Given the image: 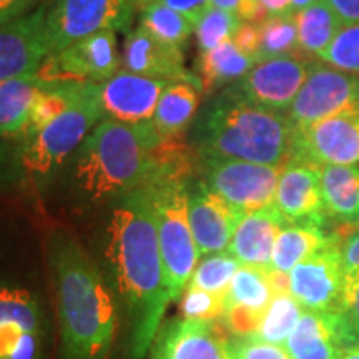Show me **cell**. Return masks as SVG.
<instances>
[{"mask_svg":"<svg viewBox=\"0 0 359 359\" xmlns=\"http://www.w3.org/2000/svg\"><path fill=\"white\" fill-rule=\"evenodd\" d=\"M290 160L318 167L359 165V110L294 127Z\"/></svg>","mask_w":359,"mask_h":359,"instance_id":"8fae6325","label":"cell"},{"mask_svg":"<svg viewBox=\"0 0 359 359\" xmlns=\"http://www.w3.org/2000/svg\"><path fill=\"white\" fill-rule=\"evenodd\" d=\"M336 314V323L344 348L359 346V281L343 296Z\"/></svg>","mask_w":359,"mask_h":359,"instance_id":"74e56055","label":"cell"},{"mask_svg":"<svg viewBox=\"0 0 359 359\" xmlns=\"http://www.w3.org/2000/svg\"><path fill=\"white\" fill-rule=\"evenodd\" d=\"M259 2L268 12V17L294 15L293 8H291V0H259Z\"/></svg>","mask_w":359,"mask_h":359,"instance_id":"f6af8a7d","label":"cell"},{"mask_svg":"<svg viewBox=\"0 0 359 359\" xmlns=\"http://www.w3.org/2000/svg\"><path fill=\"white\" fill-rule=\"evenodd\" d=\"M190 138L196 158L285 165L291 156L293 125L285 114L253 105L228 87L196 114Z\"/></svg>","mask_w":359,"mask_h":359,"instance_id":"277c9868","label":"cell"},{"mask_svg":"<svg viewBox=\"0 0 359 359\" xmlns=\"http://www.w3.org/2000/svg\"><path fill=\"white\" fill-rule=\"evenodd\" d=\"M40 333L17 321L0 323V359H39Z\"/></svg>","mask_w":359,"mask_h":359,"instance_id":"d590c367","label":"cell"},{"mask_svg":"<svg viewBox=\"0 0 359 359\" xmlns=\"http://www.w3.org/2000/svg\"><path fill=\"white\" fill-rule=\"evenodd\" d=\"M306 311L302 304L293 298L290 291L286 293H276L273 296L271 303L264 313L262 325H259L257 338L268 341V343L283 346L294 330L298 321L302 320L303 313Z\"/></svg>","mask_w":359,"mask_h":359,"instance_id":"f1b7e54d","label":"cell"},{"mask_svg":"<svg viewBox=\"0 0 359 359\" xmlns=\"http://www.w3.org/2000/svg\"><path fill=\"white\" fill-rule=\"evenodd\" d=\"M240 266L241 263L236 258H233L228 251L206 255L196 264L188 285L226 298L233 276Z\"/></svg>","mask_w":359,"mask_h":359,"instance_id":"1f68e13d","label":"cell"},{"mask_svg":"<svg viewBox=\"0 0 359 359\" xmlns=\"http://www.w3.org/2000/svg\"><path fill=\"white\" fill-rule=\"evenodd\" d=\"M321 191L327 217L341 224H359L358 165L321 167Z\"/></svg>","mask_w":359,"mask_h":359,"instance_id":"d4e9b609","label":"cell"},{"mask_svg":"<svg viewBox=\"0 0 359 359\" xmlns=\"http://www.w3.org/2000/svg\"><path fill=\"white\" fill-rule=\"evenodd\" d=\"M275 206L288 223L323 224L326 217L321 191V167L288 160L281 170Z\"/></svg>","mask_w":359,"mask_h":359,"instance_id":"d6986e66","label":"cell"},{"mask_svg":"<svg viewBox=\"0 0 359 359\" xmlns=\"http://www.w3.org/2000/svg\"><path fill=\"white\" fill-rule=\"evenodd\" d=\"M48 85L37 74L0 82V137L15 140L25 132L35 102Z\"/></svg>","mask_w":359,"mask_h":359,"instance_id":"603a6c76","label":"cell"},{"mask_svg":"<svg viewBox=\"0 0 359 359\" xmlns=\"http://www.w3.org/2000/svg\"><path fill=\"white\" fill-rule=\"evenodd\" d=\"M351 110H359V74L311 64L286 116L294 128Z\"/></svg>","mask_w":359,"mask_h":359,"instance_id":"30bf717a","label":"cell"},{"mask_svg":"<svg viewBox=\"0 0 359 359\" xmlns=\"http://www.w3.org/2000/svg\"><path fill=\"white\" fill-rule=\"evenodd\" d=\"M224 333L215 323L173 320L160 327L151 359H224Z\"/></svg>","mask_w":359,"mask_h":359,"instance_id":"ffe728a7","label":"cell"},{"mask_svg":"<svg viewBox=\"0 0 359 359\" xmlns=\"http://www.w3.org/2000/svg\"><path fill=\"white\" fill-rule=\"evenodd\" d=\"M17 321L29 331H42V313L37 299L29 291L0 288V323Z\"/></svg>","mask_w":359,"mask_h":359,"instance_id":"836d02e7","label":"cell"},{"mask_svg":"<svg viewBox=\"0 0 359 359\" xmlns=\"http://www.w3.org/2000/svg\"><path fill=\"white\" fill-rule=\"evenodd\" d=\"M321 60L339 70L359 74V24L344 25Z\"/></svg>","mask_w":359,"mask_h":359,"instance_id":"8d00e7d4","label":"cell"},{"mask_svg":"<svg viewBox=\"0 0 359 359\" xmlns=\"http://www.w3.org/2000/svg\"><path fill=\"white\" fill-rule=\"evenodd\" d=\"M37 0H0V25H6L34 12Z\"/></svg>","mask_w":359,"mask_h":359,"instance_id":"7bdbcfd3","label":"cell"},{"mask_svg":"<svg viewBox=\"0 0 359 359\" xmlns=\"http://www.w3.org/2000/svg\"><path fill=\"white\" fill-rule=\"evenodd\" d=\"M258 62L266 58L294 55L299 50L298 27L294 15L268 17L259 24Z\"/></svg>","mask_w":359,"mask_h":359,"instance_id":"4dcf8cb0","label":"cell"},{"mask_svg":"<svg viewBox=\"0 0 359 359\" xmlns=\"http://www.w3.org/2000/svg\"><path fill=\"white\" fill-rule=\"evenodd\" d=\"M338 359H359V346L344 348L343 351L339 353Z\"/></svg>","mask_w":359,"mask_h":359,"instance_id":"c3c4849f","label":"cell"},{"mask_svg":"<svg viewBox=\"0 0 359 359\" xmlns=\"http://www.w3.org/2000/svg\"><path fill=\"white\" fill-rule=\"evenodd\" d=\"M122 65L125 70L165 82H191L201 85L198 75L185 67V57L177 45L156 39L143 27L125 35Z\"/></svg>","mask_w":359,"mask_h":359,"instance_id":"ac0fdd59","label":"cell"},{"mask_svg":"<svg viewBox=\"0 0 359 359\" xmlns=\"http://www.w3.org/2000/svg\"><path fill=\"white\" fill-rule=\"evenodd\" d=\"M318 0H291V8H293V13L303 11V8H306L309 6H313V4H316Z\"/></svg>","mask_w":359,"mask_h":359,"instance_id":"7dc6e473","label":"cell"},{"mask_svg":"<svg viewBox=\"0 0 359 359\" xmlns=\"http://www.w3.org/2000/svg\"><path fill=\"white\" fill-rule=\"evenodd\" d=\"M233 42L236 43V47L246 55L255 57L258 60V52H259V25L250 24V22H241V25L238 27L235 35H233Z\"/></svg>","mask_w":359,"mask_h":359,"instance_id":"b9f144b4","label":"cell"},{"mask_svg":"<svg viewBox=\"0 0 359 359\" xmlns=\"http://www.w3.org/2000/svg\"><path fill=\"white\" fill-rule=\"evenodd\" d=\"M168 83L172 82L143 77L125 69L118 70L97 87L103 118L133 125L150 123Z\"/></svg>","mask_w":359,"mask_h":359,"instance_id":"9a60e30c","label":"cell"},{"mask_svg":"<svg viewBox=\"0 0 359 359\" xmlns=\"http://www.w3.org/2000/svg\"><path fill=\"white\" fill-rule=\"evenodd\" d=\"M241 22L243 20L235 12L213 6L206 8V12L195 24V35L200 52L212 50V48L218 47L226 40L233 39Z\"/></svg>","mask_w":359,"mask_h":359,"instance_id":"d6a6232c","label":"cell"},{"mask_svg":"<svg viewBox=\"0 0 359 359\" xmlns=\"http://www.w3.org/2000/svg\"><path fill=\"white\" fill-rule=\"evenodd\" d=\"M190 182L191 180H168L145 187L158 230L170 303L182 296L201 257L188 219Z\"/></svg>","mask_w":359,"mask_h":359,"instance_id":"8992f818","label":"cell"},{"mask_svg":"<svg viewBox=\"0 0 359 359\" xmlns=\"http://www.w3.org/2000/svg\"><path fill=\"white\" fill-rule=\"evenodd\" d=\"M133 13L130 0H52L47 7L50 53L102 30L128 34Z\"/></svg>","mask_w":359,"mask_h":359,"instance_id":"ba28073f","label":"cell"},{"mask_svg":"<svg viewBox=\"0 0 359 359\" xmlns=\"http://www.w3.org/2000/svg\"><path fill=\"white\" fill-rule=\"evenodd\" d=\"M290 293L306 311L333 313L341 308L344 269L338 238L298 263L288 273Z\"/></svg>","mask_w":359,"mask_h":359,"instance_id":"7c38bea8","label":"cell"},{"mask_svg":"<svg viewBox=\"0 0 359 359\" xmlns=\"http://www.w3.org/2000/svg\"><path fill=\"white\" fill-rule=\"evenodd\" d=\"M48 53L50 45L45 6L0 25V82L35 75Z\"/></svg>","mask_w":359,"mask_h":359,"instance_id":"5bb4252c","label":"cell"},{"mask_svg":"<svg viewBox=\"0 0 359 359\" xmlns=\"http://www.w3.org/2000/svg\"><path fill=\"white\" fill-rule=\"evenodd\" d=\"M196 155L182 138H163L154 123L103 118L80 145L75 182L90 201L118 200L167 180H190Z\"/></svg>","mask_w":359,"mask_h":359,"instance_id":"7a4b0ae2","label":"cell"},{"mask_svg":"<svg viewBox=\"0 0 359 359\" xmlns=\"http://www.w3.org/2000/svg\"><path fill=\"white\" fill-rule=\"evenodd\" d=\"M130 2H132L135 12H140L148 6H154V4L167 6L185 13L193 24L200 20V17L206 12V8L212 7V0H130Z\"/></svg>","mask_w":359,"mask_h":359,"instance_id":"60d3db41","label":"cell"},{"mask_svg":"<svg viewBox=\"0 0 359 359\" xmlns=\"http://www.w3.org/2000/svg\"><path fill=\"white\" fill-rule=\"evenodd\" d=\"M203 87L191 82H172L161 93L151 118L156 132L163 138H182L193 123L200 109Z\"/></svg>","mask_w":359,"mask_h":359,"instance_id":"cb8c5ba5","label":"cell"},{"mask_svg":"<svg viewBox=\"0 0 359 359\" xmlns=\"http://www.w3.org/2000/svg\"><path fill=\"white\" fill-rule=\"evenodd\" d=\"M224 344L231 349L238 359H291L285 348L259 339L257 336L226 338Z\"/></svg>","mask_w":359,"mask_h":359,"instance_id":"f35d334b","label":"cell"},{"mask_svg":"<svg viewBox=\"0 0 359 359\" xmlns=\"http://www.w3.org/2000/svg\"><path fill=\"white\" fill-rule=\"evenodd\" d=\"M294 19L298 27L299 50L320 58L343 29L338 15L326 0H318L313 6L296 12Z\"/></svg>","mask_w":359,"mask_h":359,"instance_id":"83f0119b","label":"cell"},{"mask_svg":"<svg viewBox=\"0 0 359 359\" xmlns=\"http://www.w3.org/2000/svg\"><path fill=\"white\" fill-rule=\"evenodd\" d=\"M138 13H140V27L155 35L156 39L177 45L180 48H183L191 32H195V24L185 13L167 6L154 4Z\"/></svg>","mask_w":359,"mask_h":359,"instance_id":"f546056e","label":"cell"},{"mask_svg":"<svg viewBox=\"0 0 359 359\" xmlns=\"http://www.w3.org/2000/svg\"><path fill=\"white\" fill-rule=\"evenodd\" d=\"M309 69L311 64L296 55L266 58L230 85V88L253 105L286 115Z\"/></svg>","mask_w":359,"mask_h":359,"instance_id":"4fadbf2b","label":"cell"},{"mask_svg":"<svg viewBox=\"0 0 359 359\" xmlns=\"http://www.w3.org/2000/svg\"><path fill=\"white\" fill-rule=\"evenodd\" d=\"M268 269L248 264L238 268L224 299L226 309L222 323L228 333L235 336L257 334L264 313L275 296Z\"/></svg>","mask_w":359,"mask_h":359,"instance_id":"e0dca14e","label":"cell"},{"mask_svg":"<svg viewBox=\"0 0 359 359\" xmlns=\"http://www.w3.org/2000/svg\"><path fill=\"white\" fill-rule=\"evenodd\" d=\"M246 0H212V6L218 8H224V11L235 12L238 15L240 8L245 6Z\"/></svg>","mask_w":359,"mask_h":359,"instance_id":"bcb514c9","label":"cell"},{"mask_svg":"<svg viewBox=\"0 0 359 359\" xmlns=\"http://www.w3.org/2000/svg\"><path fill=\"white\" fill-rule=\"evenodd\" d=\"M283 348L291 359H338L344 346L336 314L304 311Z\"/></svg>","mask_w":359,"mask_h":359,"instance_id":"7402d4cb","label":"cell"},{"mask_svg":"<svg viewBox=\"0 0 359 359\" xmlns=\"http://www.w3.org/2000/svg\"><path fill=\"white\" fill-rule=\"evenodd\" d=\"M201 182L241 213L275 203V193L285 165L245 160L198 158Z\"/></svg>","mask_w":359,"mask_h":359,"instance_id":"52a82bcc","label":"cell"},{"mask_svg":"<svg viewBox=\"0 0 359 359\" xmlns=\"http://www.w3.org/2000/svg\"><path fill=\"white\" fill-rule=\"evenodd\" d=\"M226 298L223 296L208 293L195 286L187 285L182 293V303H180V311H182L183 320L201 321V323H217L222 321L226 309Z\"/></svg>","mask_w":359,"mask_h":359,"instance_id":"e575fe53","label":"cell"},{"mask_svg":"<svg viewBox=\"0 0 359 359\" xmlns=\"http://www.w3.org/2000/svg\"><path fill=\"white\" fill-rule=\"evenodd\" d=\"M326 2L338 15L343 27L359 24V0H326Z\"/></svg>","mask_w":359,"mask_h":359,"instance_id":"ee69618b","label":"cell"},{"mask_svg":"<svg viewBox=\"0 0 359 359\" xmlns=\"http://www.w3.org/2000/svg\"><path fill=\"white\" fill-rule=\"evenodd\" d=\"M333 238L326 235L323 224L288 223L276 238L269 268L290 273L296 264L325 248Z\"/></svg>","mask_w":359,"mask_h":359,"instance_id":"4316f807","label":"cell"},{"mask_svg":"<svg viewBox=\"0 0 359 359\" xmlns=\"http://www.w3.org/2000/svg\"><path fill=\"white\" fill-rule=\"evenodd\" d=\"M245 213L210 190L203 182L188 183V219L200 255L226 251Z\"/></svg>","mask_w":359,"mask_h":359,"instance_id":"2e32d148","label":"cell"},{"mask_svg":"<svg viewBox=\"0 0 359 359\" xmlns=\"http://www.w3.org/2000/svg\"><path fill=\"white\" fill-rule=\"evenodd\" d=\"M224 359H238L235 354H233L231 349L226 346V344H224Z\"/></svg>","mask_w":359,"mask_h":359,"instance_id":"681fc988","label":"cell"},{"mask_svg":"<svg viewBox=\"0 0 359 359\" xmlns=\"http://www.w3.org/2000/svg\"><path fill=\"white\" fill-rule=\"evenodd\" d=\"M341 257H343L344 269V296L359 281V230L343 238V241H341Z\"/></svg>","mask_w":359,"mask_h":359,"instance_id":"ab89813d","label":"cell"},{"mask_svg":"<svg viewBox=\"0 0 359 359\" xmlns=\"http://www.w3.org/2000/svg\"><path fill=\"white\" fill-rule=\"evenodd\" d=\"M288 224L275 203L245 213L228 246V253L241 264L269 268L276 238Z\"/></svg>","mask_w":359,"mask_h":359,"instance_id":"44dd1931","label":"cell"},{"mask_svg":"<svg viewBox=\"0 0 359 359\" xmlns=\"http://www.w3.org/2000/svg\"><path fill=\"white\" fill-rule=\"evenodd\" d=\"M98 83L77 82L69 107L52 122L15 138L17 165L27 178L45 180L79 150L88 133L103 120L98 103Z\"/></svg>","mask_w":359,"mask_h":359,"instance_id":"5b68a950","label":"cell"},{"mask_svg":"<svg viewBox=\"0 0 359 359\" xmlns=\"http://www.w3.org/2000/svg\"><path fill=\"white\" fill-rule=\"evenodd\" d=\"M105 259L128 325V359H143L170 304L158 230L145 188L116 200L105 233Z\"/></svg>","mask_w":359,"mask_h":359,"instance_id":"6da1fadb","label":"cell"},{"mask_svg":"<svg viewBox=\"0 0 359 359\" xmlns=\"http://www.w3.org/2000/svg\"><path fill=\"white\" fill-rule=\"evenodd\" d=\"M60 321V359H107L116 306L100 269L74 238L57 235L48 251Z\"/></svg>","mask_w":359,"mask_h":359,"instance_id":"3957f363","label":"cell"},{"mask_svg":"<svg viewBox=\"0 0 359 359\" xmlns=\"http://www.w3.org/2000/svg\"><path fill=\"white\" fill-rule=\"evenodd\" d=\"M120 65L122 55L118 53L116 32L102 30L47 55L37 75L48 83H103L114 77Z\"/></svg>","mask_w":359,"mask_h":359,"instance_id":"9c48e42d","label":"cell"},{"mask_svg":"<svg viewBox=\"0 0 359 359\" xmlns=\"http://www.w3.org/2000/svg\"><path fill=\"white\" fill-rule=\"evenodd\" d=\"M257 64V58L241 52L231 39L212 50L200 52L196 70L203 93H213L218 88L233 85Z\"/></svg>","mask_w":359,"mask_h":359,"instance_id":"484cf974","label":"cell"}]
</instances>
